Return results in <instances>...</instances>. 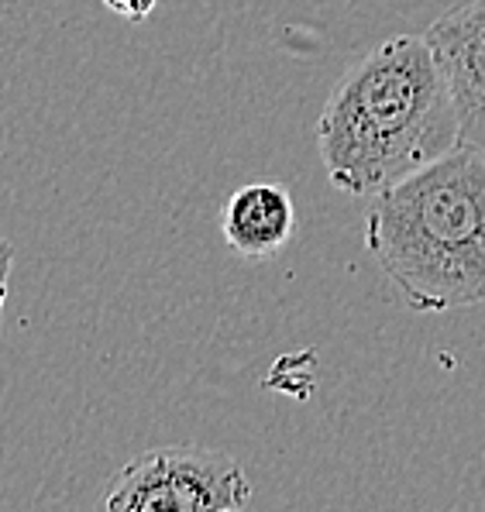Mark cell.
Returning <instances> with one entry per match:
<instances>
[{
	"label": "cell",
	"mask_w": 485,
	"mask_h": 512,
	"mask_svg": "<svg viewBox=\"0 0 485 512\" xmlns=\"http://www.w3.org/2000/svg\"><path fill=\"white\" fill-rule=\"evenodd\" d=\"M252 506V482L238 461L210 447H152L107 482V512H231Z\"/></svg>",
	"instance_id": "obj_3"
},
{
	"label": "cell",
	"mask_w": 485,
	"mask_h": 512,
	"mask_svg": "<svg viewBox=\"0 0 485 512\" xmlns=\"http://www.w3.org/2000/svg\"><path fill=\"white\" fill-rule=\"evenodd\" d=\"M455 100L461 145L485 152V0L448 11L424 31Z\"/></svg>",
	"instance_id": "obj_4"
},
{
	"label": "cell",
	"mask_w": 485,
	"mask_h": 512,
	"mask_svg": "<svg viewBox=\"0 0 485 512\" xmlns=\"http://www.w3.org/2000/svg\"><path fill=\"white\" fill-rule=\"evenodd\" d=\"M11 269H14V244L0 238V327H4V303H7V289H11Z\"/></svg>",
	"instance_id": "obj_6"
},
{
	"label": "cell",
	"mask_w": 485,
	"mask_h": 512,
	"mask_svg": "<svg viewBox=\"0 0 485 512\" xmlns=\"http://www.w3.org/2000/svg\"><path fill=\"white\" fill-rule=\"evenodd\" d=\"M461 145L458 114L424 35H396L341 76L317 121L334 189L375 196Z\"/></svg>",
	"instance_id": "obj_1"
},
{
	"label": "cell",
	"mask_w": 485,
	"mask_h": 512,
	"mask_svg": "<svg viewBox=\"0 0 485 512\" xmlns=\"http://www.w3.org/2000/svg\"><path fill=\"white\" fill-rule=\"evenodd\" d=\"M365 248L413 313L485 303V152L458 145L369 196Z\"/></svg>",
	"instance_id": "obj_2"
},
{
	"label": "cell",
	"mask_w": 485,
	"mask_h": 512,
	"mask_svg": "<svg viewBox=\"0 0 485 512\" xmlns=\"http://www.w3.org/2000/svg\"><path fill=\"white\" fill-rule=\"evenodd\" d=\"M224 241L241 258H272L293 241L296 231V207L289 189L269 179L245 183L234 189L228 207L221 214Z\"/></svg>",
	"instance_id": "obj_5"
},
{
	"label": "cell",
	"mask_w": 485,
	"mask_h": 512,
	"mask_svg": "<svg viewBox=\"0 0 485 512\" xmlns=\"http://www.w3.org/2000/svg\"><path fill=\"white\" fill-rule=\"evenodd\" d=\"M104 4L111 7L114 14L128 18V21H145L148 14L155 11V4H159V0H104Z\"/></svg>",
	"instance_id": "obj_7"
}]
</instances>
